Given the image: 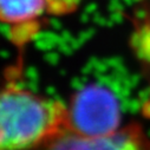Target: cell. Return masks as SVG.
<instances>
[{
    "mask_svg": "<svg viewBox=\"0 0 150 150\" xmlns=\"http://www.w3.org/2000/svg\"><path fill=\"white\" fill-rule=\"evenodd\" d=\"M67 106V128L86 136L108 135L122 125L116 96L108 89L89 84L74 92Z\"/></svg>",
    "mask_w": 150,
    "mask_h": 150,
    "instance_id": "2",
    "label": "cell"
},
{
    "mask_svg": "<svg viewBox=\"0 0 150 150\" xmlns=\"http://www.w3.org/2000/svg\"><path fill=\"white\" fill-rule=\"evenodd\" d=\"M37 150H150V139L138 123L100 136H86L67 128Z\"/></svg>",
    "mask_w": 150,
    "mask_h": 150,
    "instance_id": "3",
    "label": "cell"
},
{
    "mask_svg": "<svg viewBox=\"0 0 150 150\" xmlns=\"http://www.w3.org/2000/svg\"><path fill=\"white\" fill-rule=\"evenodd\" d=\"M46 16V0H0V23L8 28L16 45L30 43L40 32Z\"/></svg>",
    "mask_w": 150,
    "mask_h": 150,
    "instance_id": "4",
    "label": "cell"
},
{
    "mask_svg": "<svg viewBox=\"0 0 150 150\" xmlns=\"http://www.w3.org/2000/svg\"><path fill=\"white\" fill-rule=\"evenodd\" d=\"M86 0H46L50 17L62 18L76 13Z\"/></svg>",
    "mask_w": 150,
    "mask_h": 150,
    "instance_id": "5",
    "label": "cell"
},
{
    "mask_svg": "<svg viewBox=\"0 0 150 150\" xmlns=\"http://www.w3.org/2000/svg\"><path fill=\"white\" fill-rule=\"evenodd\" d=\"M65 129L66 103L16 82L0 85V150H37Z\"/></svg>",
    "mask_w": 150,
    "mask_h": 150,
    "instance_id": "1",
    "label": "cell"
}]
</instances>
